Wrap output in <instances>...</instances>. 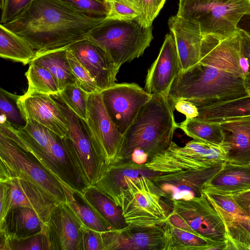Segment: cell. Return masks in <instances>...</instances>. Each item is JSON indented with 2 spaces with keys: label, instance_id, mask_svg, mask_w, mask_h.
<instances>
[{
  "label": "cell",
  "instance_id": "6da1fadb",
  "mask_svg": "<svg viewBox=\"0 0 250 250\" xmlns=\"http://www.w3.org/2000/svg\"><path fill=\"white\" fill-rule=\"evenodd\" d=\"M245 64L240 51L238 30L220 42L203 36L199 62L180 71L168 98L172 104L185 99L197 106L245 96L248 94L244 81Z\"/></svg>",
  "mask_w": 250,
  "mask_h": 250
},
{
  "label": "cell",
  "instance_id": "7a4b0ae2",
  "mask_svg": "<svg viewBox=\"0 0 250 250\" xmlns=\"http://www.w3.org/2000/svg\"><path fill=\"white\" fill-rule=\"evenodd\" d=\"M105 18L89 16L63 0H33L1 24L25 39L38 55L68 48Z\"/></svg>",
  "mask_w": 250,
  "mask_h": 250
},
{
  "label": "cell",
  "instance_id": "3957f363",
  "mask_svg": "<svg viewBox=\"0 0 250 250\" xmlns=\"http://www.w3.org/2000/svg\"><path fill=\"white\" fill-rule=\"evenodd\" d=\"M0 132L31 153L51 173L72 188L82 192L89 186L78 159L64 139L28 119L23 127L0 122Z\"/></svg>",
  "mask_w": 250,
  "mask_h": 250
},
{
  "label": "cell",
  "instance_id": "277c9868",
  "mask_svg": "<svg viewBox=\"0 0 250 250\" xmlns=\"http://www.w3.org/2000/svg\"><path fill=\"white\" fill-rule=\"evenodd\" d=\"M174 105L163 94H152L142 107L133 124L123 135L120 161L130 160L135 150H141L148 161L167 149L172 142L178 125L175 121Z\"/></svg>",
  "mask_w": 250,
  "mask_h": 250
},
{
  "label": "cell",
  "instance_id": "5b68a950",
  "mask_svg": "<svg viewBox=\"0 0 250 250\" xmlns=\"http://www.w3.org/2000/svg\"><path fill=\"white\" fill-rule=\"evenodd\" d=\"M250 13V0H179L177 15L195 22L203 36L220 42L235 35L237 24Z\"/></svg>",
  "mask_w": 250,
  "mask_h": 250
},
{
  "label": "cell",
  "instance_id": "8992f818",
  "mask_svg": "<svg viewBox=\"0 0 250 250\" xmlns=\"http://www.w3.org/2000/svg\"><path fill=\"white\" fill-rule=\"evenodd\" d=\"M87 38L103 48L120 68L142 56L153 37L152 26L144 27L137 20L106 18Z\"/></svg>",
  "mask_w": 250,
  "mask_h": 250
},
{
  "label": "cell",
  "instance_id": "52a82bcc",
  "mask_svg": "<svg viewBox=\"0 0 250 250\" xmlns=\"http://www.w3.org/2000/svg\"><path fill=\"white\" fill-rule=\"evenodd\" d=\"M120 207L128 225L163 226L170 212L158 188L146 176L126 177Z\"/></svg>",
  "mask_w": 250,
  "mask_h": 250
},
{
  "label": "cell",
  "instance_id": "ba28073f",
  "mask_svg": "<svg viewBox=\"0 0 250 250\" xmlns=\"http://www.w3.org/2000/svg\"><path fill=\"white\" fill-rule=\"evenodd\" d=\"M227 151L216 145L193 140L183 147L174 142L142 166L158 174L208 167L227 162Z\"/></svg>",
  "mask_w": 250,
  "mask_h": 250
},
{
  "label": "cell",
  "instance_id": "9c48e42d",
  "mask_svg": "<svg viewBox=\"0 0 250 250\" xmlns=\"http://www.w3.org/2000/svg\"><path fill=\"white\" fill-rule=\"evenodd\" d=\"M22 175L60 202H65L60 180L29 152L0 132V176Z\"/></svg>",
  "mask_w": 250,
  "mask_h": 250
},
{
  "label": "cell",
  "instance_id": "30bf717a",
  "mask_svg": "<svg viewBox=\"0 0 250 250\" xmlns=\"http://www.w3.org/2000/svg\"><path fill=\"white\" fill-rule=\"evenodd\" d=\"M167 219L172 224L217 243L226 241L225 224L203 192L188 200L170 202Z\"/></svg>",
  "mask_w": 250,
  "mask_h": 250
},
{
  "label": "cell",
  "instance_id": "8fae6325",
  "mask_svg": "<svg viewBox=\"0 0 250 250\" xmlns=\"http://www.w3.org/2000/svg\"><path fill=\"white\" fill-rule=\"evenodd\" d=\"M50 96L59 104L67 121L68 130L63 138L78 158L89 185L94 186L107 165L96 150L86 122L68 106L60 92Z\"/></svg>",
  "mask_w": 250,
  "mask_h": 250
},
{
  "label": "cell",
  "instance_id": "7c38bea8",
  "mask_svg": "<svg viewBox=\"0 0 250 250\" xmlns=\"http://www.w3.org/2000/svg\"><path fill=\"white\" fill-rule=\"evenodd\" d=\"M85 121L100 157L107 165L118 162L123 136L107 112L101 91L88 94Z\"/></svg>",
  "mask_w": 250,
  "mask_h": 250
},
{
  "label": "cell",
  "instance_id": "4fadbf2b",
  "mask_svg": "<svg viewBox=\"0 0 250 250\" xmlns=\"http://www.w3.org/2000/svg\"><path fill=\"white\" fill-rule=\"evenodd\" d=\"M225 163L206 168L158 174L150 179L167 202L188 200L202 194L203 190Z\"/></svg>",
  "mask_w": 250,
  "mask_h": 250
},
{
  "label": "cell",
  "instance_id": "5bb4252c",
  "mask_svg": "<svg viewBox=\"0 0 250 250\" xmlns=\"http://www.w3.org/2000/svg\"><path fill=\"white\" fill-rule=\"evenodd\" d=\"M101 93L107 113L123 136L152 97L135 83H115Z\"/></svg>",
  "mask_w": 250,
  "mask_h": 250
},
{
  "label": "cell",
  "instance_id": "9a60e30c",
  "mask_svg": "<svg viewBox=\"0 0 250 250\" xmlns=\"http://www.w3.org/2000/svg\"><path fill=\"white\" fill-rule=\"evenodd\" d=\"M103 250H164L165 232L162 226L128 225L121 229L102 232Z\"/></svg>",
  "mask_w": 250,
  "mask_h": 250
},
{
  "label": "cell",
  "instance_id": "2e32d148",
  "mask_svg": "<svg viewBox=\"0 0 250 250\" xmlns=\"http://www.w3.org/2000/svg\"><path fill=\"white\" fill-rule=\"evenodd\" d=\"M82 226L65 202L58 203L45 223L49 250H83Z\"/></svg>",
  "mask_w": 250,
  "mask_h": 250
},
{
  "label": "cell",
  "instance_id": "e0dca14e",
  "mask_svg": "<svg viewBox=\"0 0 250 250\" xmlns=\"http://www.w3.org/2000/svg\"><path fill=\"white\" fill-rule=\"evenodd\" d=\"M69 48L101 91L115 83L120 68L103 48L86 38L73 43Z\"/></svg>",
  "mask_w": 250,
  "mask_h": 250
},
{
  "label": "cell",
  "instance_id": "ac0fdd59",
  "mask_svg": "<svg viewBox=\"0 0 250 250\" xmlns=\"http://www.w3.org/2000/svg\"><path fill=\"white\" fill-rule=\"evenodd\" d=\"M18 104L25 120H33L62 138L66 135L68 128L64 114L50 95L25 93L20 96Z\"/></svg>",
  "mask_w": 250,
  "mask_h": 250
},
{
  "label": "cell",
  "instance_id": "d6986e66",
  "mask_svg": "<svg viewBox=\"0 0 250 250\" xmlns=\"http://www.w3.org/2000/svg\"><path fill=\"white\" fill-rule=\"evenodd\" d=\"M0 181L6 182L9 187V210L15 207L31 208L45 223L53 209L60 202L22 175L1 176Z\"/></svg>",
  "mask_w": 250,
  "mask_h": 250
},
{
  "label": "cell",
  "instance_id": "ffe728a7",
  "mask_svg": "<svg viewBox=\"0 0 250 250\" xmlns=\"http://www.w3.org/2000/svg\"><path fill=\"white\" fill-rule=\"evenodd\" d=\"M181 70V65L174 39L166 35L157 59L148 70L145 90L150 94L168 96L171 85Z\"/></svg>",
  "mask_w": 250,
  "mask_h": 250
},
{
  "label": "cell",
  "instance_id": "44dd1931",
  "mask_svg": "<svg viewBox=\"0 0 250 250\" xmlns=\"http://www.w3.org/2000/svg\"><path fill=\"white\" fill-rule=\"evenodd\" d=\"M168 25L176 44L181 70L185 71L200 60L203 35L199 25L177 15L169 19Z\"/></svg>",
  "mask_w": 250,
  "mask_h": 250
},
{
  "label": "cell",
  "instance_id": "7402d4cb",
  "mask_svg": "<svg viewBox=\"0 0 250 250\" xmlns=\"http://www.w3.org/2000/svg\"><path fill=\"white\" fill-rule=\"evenodd\" d=\"M215 123L219 124L223 131L222 145L227 150L226 162L250 165V115L230 118Z\"/></svg>",
  "mask_w": 250,
  "mask_h": 250
},
{
  "label": "cell",
  "instance_id": "603a6c76",
  "mask_svg": "<svg viewBox=\"0 0 250 250\" xmlns=\"http://www.w3.org/2000/svg\"><path fill=\"white\" fill-rule=\"evenodd\" d=\"M158 173L146 169L131 160L107 165L94 185L120 207L122 192L126 185V178L141 175L151 177Z\"/></svg>",
  "mask_w": 250,
  "mask_h": 250
},
{
  "label": "cell",
  "instance_id": "cb8c5ba5",
  "mask_svg": "<svg viewBox=\"0 0 250 250\" xmlns=\"http://www.w3.org/2000/svg\"><path fill=\"white\" fill-rule=\"evenodd\" d=\"M45 223L33 209L25 207L11 208L0 224V235L23 238L36 235L45 229Z\"/></svg>",
  "mask_w": 250,
  "mask_h": 250
},
{
  "label": "cell",
  "instance_id": "d4e9b609",
  "mask_svg": "<svg viewBox=\"0 0 250 250\" xmlns=\"http://www.w3.org/2000/svg\"><path fill=\"white\" fill-rule=\"evenodd\" d=\"M249 190L250 165H237L226 162L203 191L233 195Z\"/></svg>",
  "mask_w": 250,
  "mask_h": 250
},
{
  "label": "cell",
  "instance_id": "484cf974",
  "mask_svg": "<svg viewBox=\"0 0 250 250\" xmlns=\"http://www.w3.org/2000/svg\"><path fill=\"white\" fill-rule=\"evenodd\" d=\"M164 250H225L226 242L217 243L172 224L167 219L162 226Z\"/></svg>",
  "mask_w": 250,
  "mask_h": 250
},
{
  "label": "cell",
  "instance_id": "4316f807",
  "mask_svg": "<svg viewBox=\"0 0 250 250\" xmlns=\"http://www.w3.org/2000/svg\"><path fill=\"white\" fill-rule=\"evenodd\" d=\"M197 107L199 114L194 119L218 123L230 118L250 115V95L231 100L217 101Z\"/></svg>",
  "mask_w": 250,
  "mask_h": 250
},
{
  "label": "cell",
  "instance_id": "83f0119b",
  "mask_svg": "<svg viewBox=\"0 0 250 250\" xmlns=\"http://www.w3.org/2000/svg\"><path fill=\"white\" fill-rule=\"evenodd\" d=\"M81 193L100 217L113 229H121L128 226L121 208L95 186H88Z\"/></svg>",
  "mask_w": 250,
  "mask_h": 250
},
{
  "label": "cell",
  "instance_id": "f1b7e54d",
  "mask_svg": "<svg viewBox=\"0 0 250 250\" xmlns=\"http://www.w3.org/2000/svg\"><path fill=\"white\" fill-rule=\"evenodd\" d=\"M60 182L64 191L65 203L82 225L99 232L114 229L96 213L84 199L81 191Z\"/></svg>",
  "mask_w": 250,
  "mask_h": 250
},
{
  "label": "cell",
  "instance_id": "f546056e",
  "mask_svg": "<svg viewBox=\"0 0 250 250\" xmlns=\"http://www.w3.org/2000/svg\"><path fill=\"white\" fill-rule=\"evenodd\" d=\"M67 49L62 48L36 55L31 62L44 67L50 71L60 92L67 85L74 84L76 82L68 59Z\"/></svg>",
  "mask_w": 250,
  "mask_h": 250
},
{
  "label": "cell",
  "instance_id": "4dcf8cb0",
  "mask_svg": "<svg viewBox=\"0 0 250 250\" xmlns=\"http://www.w3.org/2000/svg\"><path fill=\"white\" fill-rule=\"evenodd\" d=\"M31 44L25 39L0 25V56L21 62L29 64L36 56Z\"/></svg>",
  "mask_w": 250,
  "mask_h": 250
},
{
  "label": "cell",
  "instance_id": "1f68e13d",
  "mask_svg": "<svg viewBox=\"0 0 250 250\" xmlns=\"http://www.w3.org/2000/svg\"><path fill=\"white\" fill-rule=\"evenodd\" d=\"M218 214L225 226V250H250V220L248 216Z\"/></svg>",
  "mask_w": 250,
  "mask_h": 250
},
{
  "label": "cell",
  "instance_id": "d6a6232c",
  "mask_svg": "<svg viewBox=\"0 0 250 250\" xmlns=\"http://www.w3.org/2000/svg\"><path fill=\"white\" fill-rule=\"evenodd\" d=\"M178 128L193 140L216 145H221L224 140L223 131L216 123L186 119L178 125Z\"/></svg>",
  "mask_w": 250,
  "mask_h": 250
},
{
  "label": "cell",
  "instance_id": "836d02e7",
  "mask_svg": "<svg viewBox=\"0 0 250 250\" xmlns=\"http://www.w3.org/2000/svg\"><path fill=\"white\" fill-rule=\"evenodd\" d=\"M25 75L28 84L26 93L52 95L60 92L52 74L40 64L31 62Z\"/></svg>",
  "mask_w": 250,
  "mask_h": 250
},
{
  "label": "cell",
  "instance_id": "e575fe53",
  "mask_svg": "<svg viewBox=\"0 0 250 250\" xmlns=\"http://www.w3.org/2000/svg\"><path fill=\"white\" fill-rule=\"evenodd\" d=\"M20 96L0 89V121L6 122L14 128L23 127L26 120L18 104Z\"/></svg>",
  "mask_w": 250,
  "mask_h": 250
},
{
  "label": "cell",
  "instance_id": "d590c367",
  "mask_svg": "<svg viewBox=\"0 0 250 250\" xmlns=\"http://www.w3.org/2000/svg\"><path fill=\"white\" fill-rule=\"evenodd\" d=\"M0 250H49L44 230L23 238H12L0 235Z\"/></svg>",
  "mask_w": 250,
  "mask_h": 250
},
{
  "label": "cell",
  "instance_id": "8d00e7d4",
  "mask_svg": "<svg viewBox=\"0 0 250 250\" xmlns=\"http://www.w3.org/2000/svg\"><path fill=\"white\" fill-rule=\"evenodd\" d=\"M60 93L68 106L77 115L86 121L89 93L75 83L67 85Z\"/></svg>",
  "mask_w": 250,
  "mask_h": 250
},
{
  "label": "cell",
  "instance_id": "74e56055",
  "mask_svg": "<svg viewBox=\"0 0 250 250\" xmlns=\"http://www.w3.org/2000/svg\"><path fill=\"white\" fill-rule=\"evenodd\" d=\"M67 57L72 73L75 78V84L87 93L101 92L84 66L80 62L72 51L67 49Z\"/></svg>",
  "mask_w": 250,
  "mask_h": 250
},
{
  "label": "cell",
  "instance_id": "f35d334b",
  "mask_svg": "<svg viewBox=\"0 0 250 250\" xmlns=\"http://www.w3.org/2000/svg\"><path fill=\"white\" fill-rule=\"evenodd\" d=\"M140 13L139 23L144 27L152 26V22L166 0H125Z\"/></svg>",
  "mask_w": 250,
  "mask_h": 250
},
{
  "label": "cell",
  "instance_id": "ab89813d",
  "mask_svg": "<svg viewBox=\"0 0 250 250\" xmlns=\"http://www.w3.org/2000/svg\"><path fill=\"white\" fill-rule=\"evenodd\" d=\"M218 213L248 216L231 195L203 191Z\"/></svg>",
  "mask_w": 250,
  "mask_h": 250
},
{
  "label": "cell",
  "instance_id": "60d3db41",
  "mask_svg": "<svg viewBox=\"0 0 250 250\" xmlns=\"http://www.w3.org/2000/svg\"><path fill=\"white\" fill-rule=\"evenodd\" d=\"M86 15L96 18H106L109 3L100 0H63Z\"/></svg>",
  "mask_w": 250,
  "mask_h": 250
},
{
  "label": "cell",
  "instance_id": "b9f144b4",
  "mask_svg": "<svg viewBox=\"0 0 250 250\" xmlns=\"http://www.w3.org/2000/svg\"><path fill=\"white\" fill-rule=\"evenodd\" d=\"M109 11L106 18L139 21L140 13L125 0H110Z\"/></svg>",
  "mask_w": 250,
  "mask_h": 250
},
{
  "label": "cell",
  "instance_id": "7bdbcfd3",
  "mask_svg": "<svg viewBox=\"0 0 250 250\" xmlns=\"http://www.w3.org/2000/svg\"><path fill=\"white\" fill-rule=\"evenodd\" d=\"M33 0H5L1 9L0 24L5 23L20 14Z\"/></svg>",
  "mask_w": 250,
  "mask_h": 250
},
{
  "label": "cell",
  "instance_id": "ee69618b",
  "mask_svg": "<svg viewBox=\"0 0 250 250\" xmlns=\"http://www.w3.org/2000/svg\"><path fill=\"white\" fill-rule=\"evenodd\" d=\"M102 232L82 227L83 250H103Z\"/></svg>",
  "mask_w": 250,
  "mask_h": 250
},
{
  "label": "cell",
  "instance_id": "f6af8a7d",
  "mask_svg": "<svg viewBox=\"0 0 250 250\" xmlns=\"http://www.w3.org/2000/svg\"><path fill=\"white\" fill-rule=\"evenodd\" d=\"M238 30L240 51L248 59L250 66L249 74L245 83L248 92L250 90V37L243 30Z\"/></svg>",
  "mask_w": 250,
  "mask_h": 250
},
{
  "label": "cell",
  "instance_id": "bcb514c9",
  "mask_svg": "<svg viewBox=\"0 0 250 250\" xmlns=\"http://www.w3.org/2000/svg\"><path fill=\"white\" fill-rule=\"evenodd\" d=\"M174 108L186 116V119H194L198 116V107L188 100L180 99L173 103Z\"/></svg>",
  "mask_w": 250,
  "mask_h": 250
},
{
  "label": "cell",
  "instance_id": "7dc6e473",
  "mask_svg": "<svg viewBox=\"0 0 250 250\" xmlns=\"http://www.w3.org/2000/svg\"><path fill=\"white\" fill-rule=\"evenodd\" d=\"M9 189L7 183L0 181V224L4 221L9 211Z\"/></svg>",
  "mask_w": 250,
  "mask_h": 250
},
{
  "label": "cell",
  "instance_id": "c3c4849f",
  "mask_svg": "<svg viewBox=\"0 0 250 250\" xmlns=\"http://www.w3.org/2000/svg\"><path fill=\"white\" fill-rule=\"evenodd\" d=\"M231 196L248 216L250 213V190Z\"/></svg>",
  "mask_w": 250,
  "mask_h": 250
},
{
  "label": "cell",
  "instance_id": "681fc988",
  "mask_svg": "<svg viewBox=\"0 0 250 250\" xmlns=\"http://www.w3.org/2000/svg\"><path fill=\"white\" fill-rule=\"evenodd\" d=\"M130 160L136 164L142 165L148 161V157L143 151L135 150L131 155Z\"/></svg>",
  "mask_w": 250,
  "mask_h": 250
},
{
  "label": "cell",
  "instance_id": "f907efd6",
  "mask_svg": "<svg viewBox=\"0 0 250 250\" xmlns=\"http://www.w3.org/2000/svg\"><path fill=\"white\" fill-rule=\"evenodd\" d=\"M237 29L243 30L250 37V13L246 14L237 24Z\"/></svg>",
  "mask_w": 250,
  "mask_h": 250
},
{
  "label": "cell",
  "instance_id": "816d5d0a",
  "mask_svg": "<svg viewBox=\"0 0 250 250\" xmlns=\"http://www.w3.org/2000/svg\"><path fill=\"white\" fill-rule=\"evenodd\" d=\"M4 1H5V0H0V7L1 9H2L3 8Z\"/></svg>",
  "mask_w": 250,
  "mask_h": 250
},
{
  "label": "cell",
  "instance_id": "f5cc1de1",
  "mask_svg": "<svg viewBox=\"0 0 250 250\" xmlns=\"http://www.w3.org/2000/svg\"><path fill=\"white\" fill-rule=\"evenodd\" d=\"M100 0L104 1H105V2H109L110 0Z\"/></svg>",
  "mask_w": 250,
  "mask_h": 250
},
{
  "label": "cell",
  "instance_id": "db71d44e",
  "mask_svg": "<svg viewBox=\"0 0 250 250\" xmlns=\"http://www.w3.org/2000/svg\"><path fill=\"white\" fill-rule=\"evenodd\" d=\"M248 217H249V219H250V213H249V214H248Z\"/></svg>",
  "mask_w": 250,
  "mask_h": 250
},
{
  "label": "cell",
  "instance_id": "11a10c76",
  "mask_svg": "<svg viewBox=\"0 0 250 250\" xmlns=\"http://www.w3.org/2000/svg\"><path fill=\"white\" fill-rule=\"evenodd\" d=\"M249 95H250V90L248 92V94Z\"/></svg>",
  "mask_w": 250,
  "mask_h": 250
}]
</instances>
